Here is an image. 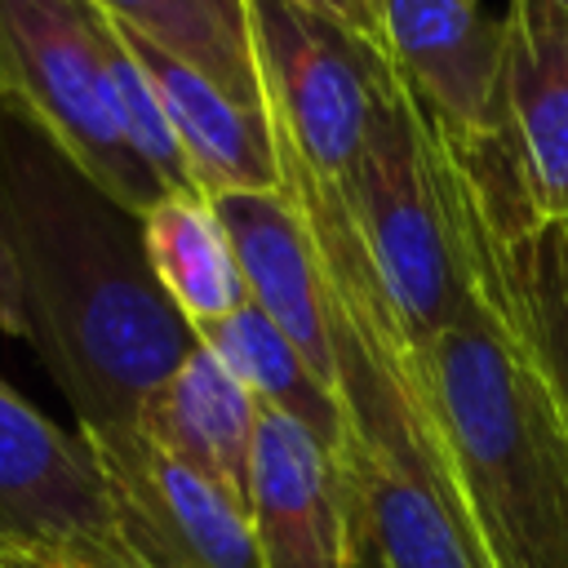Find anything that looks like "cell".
I'll return each instance as SVG.
<instances>
[{"instance_id":"cell-1","label":"cell","mask_w":568,"mask_h":568,"mask_svg":"<svg viewBox=\"0 0 568 568\" xmlns=\"http://www.w3.org/2000/svg\"><path fill=\"white\" fill-rule=\"evenodd\" d=\"M0 328L22 337L80 417L133 426L200 346L146 266L142 217L27 111L0 102Z\"/></svg>"},{"instance_id":"cell-2","label":"cell","mask_w":568,"mask_h":568,"mask_svg":"<svg viewBox=\"0 0 568 568\" xmlns=\"http://www.w3.org/2000/svg\"><path fill=\"white\" fill-rule=\"evenodd\" d=\"M280 186L302 209L333 306L342 466L355 501V568H493L466 515L413 351L368 271L337 186L280 146Z\"/></svg>"},{"instance_id":"cell-3","label":"cell","mask_w":568,"mask_h":568,"mask_svg":"<svg viewBox=\"0 0 568 568\" xmlns=\"http://www.w3.org/2000/svg\"><path fill=\"white\" fill-rule=\"evenodd\" d=\"M462 244L470 302L448 328L408 346L413 368L488 564L568 568V426L466 231Z\"/></svg>"},{"instance_id":"cell-4","label":"cell","mask_w":568,"mask_h":568,"mask_svg":"<svg viewBox=\"0 0 568 568\" xmlns=\"http://www.w3.org/2000/svg\"><path fill=\"white\" fill-rule=\"evenodd\" d=\"M337 195L404 342L422 346L448 328L470 302V262L453 209L448 151L435 115L395 67Z\"/></svg>"},{"instance_id":"cell-5","label":"cell","mask_w":568,"mask_h":568,"mask_svg":"<svg viewBox=\"0 0 568 568\" xmlns=\"http://www.w3.org/2000/svg\"><path fill=\"white\" fill-rule=\"evenodd\" d=\"M0 102L27 111L138 217L164 200L120 124L93 0H0Z\"/></svg>"},{"instance_id":"cell-6","label":"cell","mask_w":568,"mask_h":568,"mask_svg":"<svg viewBox=\"0 0 568 568\" xmlns=\"http://www.w3.org/2000/svg\"><path fill=\"white\" fill-rule=\"evenodd\" d=\"M248 44L280 146L320 182L351 173L390 62L297 0H244Z\"/></svg>"},{"instance_id":"cell-7","label":"cell","mask_w":568,"mask_h":568,"mask_svg":"<svg viewBox=\"0 0 568 568\" xmlns=\"http://www.w3.org/2000/svg\"><path fill=\"white\" fill-rule=\"evenodd\" d=\"M444 151L457 222L568 426V226L528 204L497 133H444Z\"/></svg>"},{"instance_id":"cell-8","label":"cell","mask_w":568,"mask_h":568,"mask_svg":"<svg viewBox=\"0 0 568 568\" xmlns=\"http://www.w3.org/2000/svg\"><path fill=\"white\" fill-rule=\"evenodd\" d=\"M115 501V532L151 568H262L248 510L138 426L80 430Z\"/></svg>"},{"instance_id":"cell-9","label":"cell","mask_w":568,"mask_h":568,"mask_svg":"<svg viewBox=\"0 0 568 568\" xmlns=\"http://www.w3.org/2000/svg\"><path fill=\"white\" fill-rule=\"evenodd\" d=\"M248 528L262 568H355V501L337 444L262 408L248 457Z\"/></svg>"},{"instance_id":"cell-10","label":"cell","mask_w":568,"mask_h":568,"mask_svg":"<svg viewBox=\"0 0 568 568\" xmlns=\"http://www.w3.org/2000/svg\"><path fill=\"white\" fill-rule=\"evenodd\" d=\"M115 537V501L80 435L0 382V541L67 550Z\"/></svg>"},{"instance_id":"cell-11","label":"cell","mask_w":568,"mask_h":568,"mask_svg":"<svg viewBox=\"0 0 568 568\" xmlns=\"http://www.w3.org/2000/svg\"><path fill=\"white\" fill-rule=\"evenodd\" d=\"M382 49L453 138L497 133L506 27L479 0H377Z\"/></svg>"},{"instance_id":"cell-12","label":"cell","mask_w":568,"mask_h":568,"mask_svg":"<svg viewBox=\"0 0 568 568\" xmlns=\"http://www.w3.org/2000/svg\"><path fill=\"white\" fill-rule=\"evenodd\" d=\"M501 27L497 142L528 204L568 222V9L559 0H510Z\"/></svg>"},{"instance_id":"cell-13","label":"cell","mask_w":568,"mask_h":568,"mask_svg":"<svg viewBox=\"0 0 568 568\" xmlns=\"http://www.w3.org/2000/svg\"><path fill=\"white\" fill-rule=\"evenodd\" d=\"M248 302L302 351L315 377L337 395V355H333V306L324 266L311 240V226L293 195L280 191H226L209 200Z\"/></svg>"},{"instance_id":"cell-14","label":"cell","mask_w":568,"mask_h":568,"mask_svg":"<svg viewBox=\"0 0 568 568\" xmlns=\"http://www.w3.org/2000/svg\"><path fill=\"white\" fill-rule=\"evenodd\" d=\"M120 31L142 71L151 75L204 200L226 191H280V142L271 115L240 106L231 93H222L213 80H204L195 67H186L142 31L124 22Z\"/></svg>"},{"instance_id":"cell-15","label":"cell","mask_w":568,"mask_h":568,"mask_svg":"<svg viewBox=\"0 0 568 568\" xmlns=\"http://www.w3.org/2000/svg\"><path fill=\"white\" fill-rule=\"evenodd\" d=\"M262 404L226 373L217 355L195 346L138 408V430L164 448L169 457L186 462L240 506L248 497V457L257 439Z\"/></svg>"},{"instance_id":"cell-16","label":"cell","mask_w":568,"mask_h":568,"mask_svg":"<svg viewBox=\"0 0 568 568\" xmlns=\"http://www.w3.org/2000/svg\"><path fill=\"white\" fill-rule=\"evenodd\" d=\"M142 248L155 284L200 333L248 302L231 240L200 195H164L142 213Z\"/></svg>"},{"instance_id":"cell-17","label":"cell","mask_w":568,"mask_h":568,"mask_svg":"<svg viewBox=\"0 0 568 568\" xmlns=\"http://www.w3.org/2000/svg\"><path fill=\"white\" fill-rule=\"evenodd\" d=\"M200 346L209 355H217L226 364V373L262 404L275 413L297 417L302 426H311L320 439L342 444V404L337 395L315 377V368L302 359V351L253 306H235L231 315H222L217 324L195 333Z\"/></svg>"},{"instance_id":"cell-18","label":"cell","mask_w":568,"mask_h":568,"mask_svg":"<svg viewBox=\"0 0 568 568\" xmlns=\"http://www.w3.org/2000/svg\"><path fill=\"white\" fill-rule=\"evenodd\" d=\"M124 27L142 31L222 93H231L248 111H266L262 75L248 44L244 0H93Z\"/></svg>"},{"instance_id":"cell-19","label":"cell","mask_w":568,"mask_h":568,"mask_svg":"<svg viewBox=\"0 0 568 568\" xmlns=\"http://www.w3.org/2000/svg\"><path fill=\"white\" fill-rule=\"evenodd\" d=\"M98 44H102V62H106V75H111V89H115V106H120V124L133 142V151L142 155V164L155 173V182L164 186V195H200V182L178 146V133L160 106V93L151 84V75L142 71V62L133 58L120 22L98 9Z\"/></svg>"},{"instance_id":"cell-20","label":"cell","mask_w":568,"mask_h":568,"mask_svg":"<svg viewBox=\"0 0 568 568\" xmlns=\"http://www.w3.org/2000/svg\"><path fill=\"white\" fill-rule=\"evenodd\" d=\"M27 555H36L44 568H151L129 541H120V532L106 541H84V546H67V550H27Z\"/></svg>"},{"instance_id":"cell-21","label":"cell","mask_w":568,"mask_h":568,"mask_svg":"<svg viewBox=\"0 0 568 568\" xmlns=\"http://www.w3.org/2000/svg\"><path fill=\"white\" fill-rule=\"evenodd\" d=\"M297 4H306V9H315V13H324V18H333L337 27H346L351 36H359L364 44H373V49L386 58V49H382V13H377V0H297Z\"/></svg>"},{"instance_id":"cell-22","label":"cell","mask_w":568,"mask_h":568,"mask_svg":"<svg viewBox=\"0 0 568 568\" xmlns=\"http://www.w3.org/2000/svg\"><path fill=\"white\" fill-rule=\"evenodd\" d=\"M0 568H44L36 555H27L22 546H9V541H0Z\"/></svg>"},{"instance_id":"cell-23","label":"cell","mask_w":568,"mask_h":568,"mask_svg":"<svg viewBox=\"0 0 568 568\" xmlns=\"http://www.w3.org/2000/svg\"><path fill=\"white\" fill-rule=\"evenodd\" d=\"M559 4H564V9H568V0H559Z\"/></svg>"},{"instance_id":"cell-24","label":"cell","mask_w":568,"mask_h":568,"mask_svg":"<svg viewBox=\"0 0 568 568\" xmlns=\"http://www.w3.org/2000/svg\"><path fill=\"white\" fill-rule=\"evenodd\" d=\"M564 226H568V222H564Z\"/></svg>"}]
</instances>
